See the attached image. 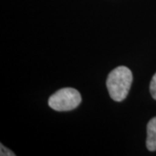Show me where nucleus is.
<instances>
[{
	"label": "nucleus",
	"instance_id": "20e7f679",
	"mask_svg": "<svg viewBox=\"0 0 156 156\" xmlns=\"http://www.w3.org/2000/svg\"><path fill=\"white\" fill-rule=\"evenodd\" d=\"M149 90H150L152 97L154 100H156V73L154 75V76L151 80L150 85H149Z\"/></svg>",
	"mask_w": 156,
	"mask_h": 156
},
{
	"label": "nucleus",
	"instance_id": "f03ea898",
	"mask_svg": "<svg viewBox=\"0 0 156 156\" xmlns=\"http://www.w3.org/2000/svg\"><path fill=\"white\" fill-rule=\"evenodd\" d=\"M82 101L81 94L73 88L57 90L48 101L49 106L56 111H70L76 108Z\"/></svg>",
	"mask_w": 156,
	"mask_h": 156
},
{
	"label": "nucleus",
	"instance_id": "f257e3e1",
	"mask_svg": "<svg viewBox=\"0 0 156 156\" xmlns=\"http://www.w3.org/2000/svg\"><path fill=\"white\" fill-rule=\"evenodd\" d=\"M133 82V74L128 67L119 66L112 70L107 78V89L115 101H122L128 95Z\"/></svg>",
	"mask_w": 156,
	"mask_h": 156
},
{
	"label": "nucleus",
	"instance_id": "7ed1b4c3",
	"mask_svg": "<svg viewBox=\"0 0 156 156\" xmlns=\"http://www.w3.org/2000/svg\"><path fill=\"white\" fill-rule=\"evenodd\" d=\"M146 145L151 152L156 151V116L152 118L147 125Z\"/></svg>",
	"mask_w": 156,
	"mask_h": 156
},
{
	"label": "nucleus",
	"instance_id": "39448f33",
	"mask_svg": "<svg viewBox=\"0 0 156 156\" xmlns=\"http://www.w3.org/2000/svg\"><path fill=\"white\" fill-rule=\"evenodd\" d=\"M1 153H0V154L1 156H14L15 155V154H13L12 152H11L10 149H8V148H6L5 146H3L1 144Z\"/></svg>",
	"mask_w": 156,
	"mask_h": 156
}]
</instances>
